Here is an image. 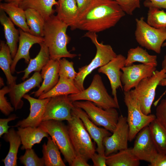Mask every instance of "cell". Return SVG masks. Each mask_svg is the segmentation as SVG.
I'll return each instance as SVG.
<instances>
[{
  "label": "cell",
  "mask_w": 166,
  "mask_h": 166,
  "mask_svg": "<svg viewBox=\"0 0 166 166\" xmlns=\"http://www.w3.org/2000/svg\"><path fill=\"white\" fill-rule=\"evenodd\" d=\"M125 15L114 0H93L79 16L73 30L102 31L115 26Z\"/></svg>",
  "instance_id": "obj_1"
},
{
  "label": "cell",
  "mask_w": 166,
  "mask_h": 166,
  "mask_svg": "<svg viewBox=\"0 0 166 166\" xmlns=\"http://www.w3.org/2000/svg\"><path fill=\"white\" fill-rule=\"evenodd\" d=\"M68 27L54 14L45 20L44 42L48 49L50 59L59 60L63 58H72L77 56L67 49V45L70 41L66 34Z\"/></svg>",
  "instance_id": "obj_2"
},
{
  "label": "cell",
  "mask_w": 166,
  "mask_h": 166,
  "mask_svg": "<svg viewBox=\"0 0 166 166\" xmlns=\"http://www.w3.org/2000/svg\"><path fill=\"white\" fill-rule=\"evenodd\" d=\"M84 37L89 38L95 46L97 51L96 55L88 65L80 68L74 82L75 85L80 91L84 90V82L86 77L95 69L107 64L115 57L117 54L112 46L109 45L99 42L96 33L87 32Z\"/></svg>",
  "instance_id": "obj_3"
},
{
  "label": "cell",
  "mask_w": 166,
  "mask_h": 166,
  "mask_svg": "<svg viewBox=\"0 0 166 166\" xmlns=\"http://www.w3.org/2000/svg\"><path fill=\"white\" fill-rule=\"evenodd\" d=\"M68 97L73 102L85 100L93 102L97 106L105 109L119 108V104L109 94L101 76L98 74L94 75L91 84L87 88L77 93L68 95Z\"/></svg>",
  "instance_id": "obj_4"
},
{
  "label": "cell",
  "mask_w": 166,
  "mask_h": 166,
  "mask_svg": "<svg viewBox=\"0 0 166 166\" xmlns=\"http://www.w3.org/2000/svg\"><path fill=\"white\" fill-rule=\"evenodd\" d=\"M166 77V72L164 69L156 70L151 76L142 80L134 89L129 92L131 97L139 103L145 114L151 113L156 89L160 81Z\"/></svg>",
  "instance_id": "obj_5"
},
{
  "label": "cell",
  "mask_w": 166,
  "mask_h": 166,
  "mask_svg": "<svg viewBox=\"0 0 166 166\" xmlns=\"http://www.w3.org/2000/svg\"><path fill=\"white\" fill-rule=\"evenodd\" d=\"M72 114L67 125L72 143L76 155H80L88 161L96 149L81 120L72 111Z\"/></svg>",
  "instance_id": "obj_6"
},
{
  "label": "cell",
  "mask_w": 166,
  "mask_h": 166,
  "mask_svg": "<svg viewBox=\"0 0 166 166\" xmlns=\"http://www.w3.org/2000/svg\"><path fill=\"white\" fill-rule=\"evenodd\" d=\"M39 126L54 141L65 159L70 166L76 155L67 126L62 121L49 120L42 121Z\"/></svg>",
  "instance_id": "obj_7"
},
{
  "label": "cell",
  "mask_w": 166,
  "mask_h": 166,
  "mask_svg": "<svg viewBox=\"0 0 166 166\" xmlns=\"http://www.w3.org/2000/svg\"><path fill=\"white\" fill-rule=\"evenodd\" d=\"M135 35L136 42L141 46L159 54L166 40V29H158L149 25L144 18L136 19Z\"/></svg>",
  "instance_id": "obj_8"
},
{
  "label": "cell",
  "mask_w": 166,
  "mask_h": 166,
  "mask_svg": "<svg viewBox=\"0 0 166 166\" xmlns=\"http://www.w3.org/2000/svg\"><path fill=\"white\" fill-rule=\"evenodd\" d=\"M73 103L75 106L84 110L97 125L103 127L111 132L115 129L119 117L116 108L105 109L88 101H76Z\"/></svg>",
  "instance_id": "obj_9"
},
{
  "label": "cell",
  "mask_w": 166,
  "mask_h": 166,
  "mask_svg": "<svg viewBox=\"0 0 166 166\" xmlns=\"http://www.w3.org/2000/svg\"><path fill=\"white\" fill-rule=\"evenodd\" d=\"M124 101L127 109L128 141H131L141 130L148 126L156 117L154 114H144L139 103L131 97L129 92H124Z\"/></svg>",
  "instance_id": "obj_10"
},
{
  "label": "cell",
  "mask_w": 166,
  "mask_h": 166,
  "mask_svg": "<svg viewBox=\"0 0 166 166\" xmlns=\"http://www.w3.org/2000/svg\"><path fill=\"white\" fill-rule=\"evenodd\" d=\"M112 133V135L105 137L103 140L106 156L128 148L129 128L127 117L122 115L119 116L116 127Z\"/></svg>",
  "instance_id": "obj_11"
},
{
  "label": "cell",
  "mask_w": 166,
  "mask_h": 166,
  "mask_svg": "<svg viewBox=\"0 0 166 166\" xmlns=\"http://www.w3.org/2000/svg\"><path fill=\"white\" fill-rule=\"evenodd\" d=\"M156 66L144 64L124 66L121 69L120 78L124 92H129L143 79L151 76L156 70Z\"/></svg>",
  "instance_id": "obj_12"
},
{
  "label": "cell",
  "mask_w": 166,
  "mask_h": 166,
  "mask_svg": "<svg viewBox=\"0 0 166 166\" xmlns=\"http://www.w3.org/2000/svg\"><path fill=\"white\" fill-rule=\"evenodd\" d=\"M74 107L68 95L51 97L46 105L42 121L49 120L69 121L72 119V111Z\"/></svg>",
  "instance_id": "obj_13"
},
{
  "label": "cell",
  "mask_w": 166,
  "mask_h": 166,
  "mask_svg": "<svg viewBox=\"0 0 166 166\" xmlns=\"http://www.w3.org/2000/svg\"><path fill=\"white\" fill-rule=\"evenodd\" d=\"M136 137L133 147L131 148L132 152L140 160L150 163L158 152L153 141L148 126L141 130Z\"/></svg>",
  "instance_id": "obj_14"
},
{
  "label": "cell",
  "mask_w": 166,
  "mask_h": 166,
  "mask_svg": "<svg viewBox=\"0 0 166 166\" xmlns=\"http://www.w3.org/2000/svg\"><path fill=\"white\" fill-rule=\"evenodd\" d=\"M126 57L121 54L116 57L107 64L99 68L98 72L105 74L110 81L112 93L116 101L118 103L117 89L120 87L123 91V86L120 78L121 69L125 66Z\"/></svg>",
  "instance_id": "obj_15"
},
{
  "label": "cell",
  "mask_w": 166,
  "mask_h": 166,
  "mask_svg": "<svg viewBox=\"0 0 166 166\" xmlns=\"http://www.w3.org/2000/svg\"><path fill=\"white\" fill-rule=\"evenodd\" d=\"M23 98L29 102L30 113L25 119L18 121L13 127L24 128L28 127H37L42 121L46 105L50 98L36 99L26 94Z\"/></svg>",
  "instance_id": "obj_16"
},
{
  "label": "cell",
  "mask_w": 166,
  "mask_h": 166,
  "mask_svg": "<svg viewBox=\"0 0 166 166\" xmlns=\"http://www.w3.org/2000/svg\"><path fill=\"white\" fill-rule=\"evenodd\" d=\"M42 79L39 72H35L30 77L23 82L10 87V90L9 94L10 102L15 110L22 107L24 102L22 98L32 89L39 88Z\"/></svg>",
  "instance_id": "obj_17"
},
{
  "label": "cell",
  "mask_w": 166,
  "mask_h": 166,
  "mask_svg": "<svg viewBox=\"0 0 166 166\" xmlns=\"http://www.w3.org/2000/svg\"><path fill=\"white\" fill-rule=\"evenodd\" d=\"M72 112L81 120L91 137L96 143V151L98 153L105 154L103 140L105 137L111 135L109 131L104 128L98 127L81 109L74 106Z\"/></svg>",
  "instance_id": "obj_18"
},
{
  "label": "cell",
  "mask_w": 166,
  "mask_h": 166,
  "mask_svg": "<svg viewBox=\"0 0 166 166\" xmlns=\"http://www.w3.org/2000/svg\"><path fill=\"white\" fill-rule=\"evenodd\" d=\"M20 37L19 46L16 53L13 59V63L10 67L12 73L15 71V68L18 62L21 59H24L26 63H29L31 59L29 51L31 47L34 44H40L44 42L43 37L33 35L25 32L21 29H19Z\"/></svg>",
  "instance_id": "obj_19"
},
{
  "label": "cell",
  "mask_w": 166,
  "mask_h": 166,
  "mask_svg": "<svg viewBox=\"0 0 166 166\" xmlns=\"http://www.w3.org/2000/svg\"><path fill=\"white\" fill-rule=\"evenodd\" d=\"M59 61L50 59L42 69L41 74L43 81L38 89L32 93L35 97H38L47 93L57 83L59 78Z\"/></svg>",
  "instance_id": "obj_20"
},
{
  "label": "cell",
  "mask_w": 166,
  "mask_h": 166,
  "mask_svg": "<svg viewBox=\"0 0 166 166\" xmlns=\"http://www.w3.org/2000/svg\"><path fill=\"white\" fill-rule=\"evenodd\" d=\"M17 129V132L22 144L21 148L22 150L32 148L35 144L40 143L44 138L49 137L48 134L39 126L37 127H18Z\"/></svg>",
  "instance_id": "obj_21"
},
{
  "label": "cell",
  "mask_w": 166,
  "mask_h": 166,
  "mask_svg": "<svg viewBox=\"0 0 166 166\" xmlns=\"http://www.w3.org/2000/svg\"><path fill=\"white\" fill-rule=\"evenodd\" d=\"M0 22L3 27L6 43L9 47L11 55L13 59L17 50L18 43L19 41L20 32L19 30L16 29L14 24L8 17L6 13L0 9Z\"/></svg>",
  "instance_id": "obj_22"
},
{
  "label": "cell",
  "mask_w": 166,
  "mask_h": 166,
  "mask_svg": "<svg viewBox=\"0 0 166 166\" xmlns=\"http://www.w3.org/2000/svg\"><path fill=\"white\" fill-rule=\"evenodd\" d=\"M57 15L72 30L79 15L78 7L75 0H65L61 4L56 6Z\"/></svg>",
  "instance_id": "obj_23"
},
{
  "label": "cell",
  "mask_w": 166,
  "mask_h": 166,
  "mask_svg": "<svg viewBox=\"0 0 166 166\" xmlns=\"http://www.w3.org/2000/svg\"><path fill=\"white\" fill-rule=\"evenodd\" d=\"M0 9L7 14L14 24L19 28L31 34L26 23L25 10L14 3L6 2L0 3Z\"/></svg>",
  "instance_id": "obj_24"
},
{
  "label": "cell",
  "mask_w": 166,
  "mask_h": 166,
  "mask_svg": "<svg viewBox=\"0 0 166 166\" xmlns=\"http://www.w3.org/2000/svg\"><path fill=\"white\" fill-rule=\"evenodd\" d=\"M132 148L120 150L106 156V164L109 166H138L139 160L133 153Z\"/></svg>",
  "instance_id": "obj_25"
},
{
  "label": "cell",
  "mask_w": 166,
  "mask_h": 166,
  "mask_svg": "<svg viewBox=\"0 0 166 166\" xmlns=\"http://www.w3.org/2000/svg\"><path fill=\"white\" fill-rule=\"evenodd\" d=\"M4 139L10 144L8 152L5 158L2 160L5 166H17V154L19 148L22 144L19 136L14 128L9 130L4 134Z\"/></svg>",
  "instance_id": "obj_26"
},
{
  "label": "cell",
  "mask_w": 166,
  "mask_h": 166,
  "mask_svg": "<svg viewBox=\"0 0 166 166\" xmlns=\"http://www.w3.org/2000/svg\"><path fill=\"white\" fill-rule=\"evenodd\" d=\"M46 144L42 145V152L45 166H65L61 158L60 150L51 137L47 138Z\"/></svg>",
  "instance_id": "obj_27"
},
{
  "label": "cell",
  "mask_w": 166,
  "mask_h": 166,
  "mask_svg": "<svg viewBox=\"0 0 166 166\" xmlns=\"http://www.w3.org/2000/svg\"><path fill=\"white\" fill-rule=\"evenodd\" d=\"M54 5H58L56 0H22L18 6L25 10L28 8L35 10L45 20L55 12L53 8Z\"/></svg>",
  "instance_id": "obj_28"
},
{
  "label": "cell",
  "mask_w": 166,
  "mask_h": 166,
  "mask_svg": "<svg viewBox=\"0 0 166 166\" xmlns=\"http://www.w3.org/2000/svg\"><path fill=\"white\" fill-rule=\"evenodd\" d=\"M40 49L36 57L30 59L27 67L22 71L24 74L22 79L24 81L33 72H39L50 59L49 50L44 42L39 44Z\"/></svg>",
  "instance_id": "obj_29"
},
{
  "label": "cell",
  "mask_w": 166,
  "mask_h": 166,
  "mask_svg": "<svg viewBox=\"0 0 166 166\" xmlns=\"http://www.w3.org/2000/svg\"><path fill=\"white\" fill-rule=\"evenodd\" d=\"M136 62L156 66L158 64L156 55L149 54L145 49L139 46L131 48L128 51L125 66L131 65Z\"/></svg>",
  "instance_id": "obj_30"
},
{
  "label": "cell",
  "mask_w": 166,
  "mask_h": 166,
  "mask_svg": "<svg viewBox=\"0 0 166 166\" xmlns=\"http://www.w3.org/2000/svg\"><path fill=\"white\" fill-rule=\"evenodd\" d=\"M0 67L6 77L7 84L10 87L16 84L17 77L12 75L10 67L13 59L10 48L6 43L0 41Z\"/></svg>",
  "instance_id": "obj_31"
},
{
  "label": "cell",
  "mask_w": 166,
  "mask_h": 166,
  "mask_svg": "<svg viewBox=\"0 0 166 166\" xmlns=\"http://www.w3.org/2000/svg\"><path fill=\"white\" fill-rule=\"evenodd\" d=\"M79 92L75 85L74 81L59 77L56 85L49 91L40 96L38 98H51L57 96L69 95Z\"/></svg>",
  "instance_id": "obj_32"
},
{
  "label": "cell",
  "mask_w": 166,
  "mask_h": 166,
  "mask_svg": "<svg viewBox=\"0 0 166 166\" xmlns=\"http://www.w3.org/2000/svg\"><path fill=\"white\" fill-rule=\"evenodd\" d=\"M26 22L31 34L37 36L44 37L45 20L35 10L28 8L25 10Z\"/></svg>",
  "instance_id": "obj_33"
},
{
  "label": "cell",
  "mask_w": 166,
  "mask_h": 166,
  "mask_svg": "<svg viewBox=\"0 0 166 166\" xmlns=\"http://www.w3.org/2000/svg\"><path fill=\"white\" fill-rule=\"evenodd\" d=\"M151 134L159 153L166 154V129L155 119L149 124Z\"/></svg>",
  "instance_id": "obj_34"
},
{
  "label": "cell",
  "mask_w": 166,
  "mask_h": 166,
  "mask_svg": "<svg viewBox=\"0 0 166 166\" xmlns=\"http://www.w3.org/2000/svg\"><path fill=\"white\" fill-rule=\"evenodd\" d=\"M144 4L148 8L147 23L156 29H166V12L163 10L152 6L146 1L144 2Z\"/></svg>",
  "instance_id": "obj_35"
},
{
  "label": "cell",
  "mask_w": 166,
  "mask_h": 166,
  "mask_svg": "<svg viewBox=\"0 0 166 166\" xmlns=\"http://www.w3.org/2000/svg\"><path fill=\"white\" fill-rule=\"evenodd\" d=\"M59 77L74 81L77 74L74 70L73 63L70 61L65 58H63L59 61Z\"/></svg>",
  "instance_id": "obj_36"
},
{
  "label": "cell",
  "mask_w": 166,
  "mask_h": 166,
  "mask_svg": "<svg viewBox=\"0 0 166 166\" xmlns=\"http://www.w3.org/2000/svg\"><path fill=\"white\" fill-rule=\"evenodd\" d=\"M20 163L25 166H44L43 158L38 157L32 148L26 150L24 154L19 158Z\"/></svg>",
  "instance_id": "obj_37"
},
{
  "label": "cell",
  "mask_w": 166,
  "mask_h": 166,
  "mask_svg": "<svg viewBox=\"0 0 166 166\" xmlns=\"http://www.w3.org/2000/svg\"><path fill=\"white\" fill-rule=\"evenodd\" d=\"M10 90L9 86H5L0 90V110L6 116L9 115L14 109L5 96L6 94L10 93Z\"/></svg>",
  "instance_id": "obj_38"
},
{
  "label": "cell",
  "mask_w": 166,
  "mask_h": 166,
  "mask_svg": "<svg viewBox=\"0 0 166 166\" xmlns=\"http://www.w3.org/2000/svg\"><path fill=\"white\" fill-rule=\"evenodd\" d=\"M116 2L125 13L132 15L134 10L140 7V0H114Z\"/></svg>",
  "instance_id": "obj_39"
},
{
  "label": "cell",
  "mask_w": 166,
  "mask_h": 166,
  "mask_svg": "<svg viewBox=\"0 0 166 166\" xmlns=\"http://www.w3.org/2000/svg\"><path fill=\"white\" fill-rule=\"evenodd\" d=\"M156 119L166 129V100H162L156 109Z\"/></svg>",
  "instance_id": "obj_40"
},
{
  "label": "cell",
  "mask_w": 166,
  "mask_h": 166,
  "mask_svg": "<svg viewBox=\"0 0 166 166\" xmlns=\"http://www.w3.org/2000/svg\"><path fill=\"white\" fill-rule=\"evenodd\" d=\"M18 117L15 114H13L7 118L0 119V137L8 132V129L11 127L8 125L10 121L14 120Z\"/></svg>",
  "instance_id": "obj_41"
},
{
  "label": "cell",
  "mask_w": 166,
  "mask_h": 166,
  "mask_svg": "<svg viewBox=\"0 0 166 166\" xmlns=\"http://www.w3.org/2000/svg\"><path fill=\"white\" fill-rule=\"evenodd\" d=\"M106 156L95 153L92 156L91 159L93 163L94 166H106Z\"/></svg>",
  "instance_id": "obj_42"
},
{
  "label": "cell",
  "mask_w": 166,
  "mask_h": 166,
  "mask_svg": "<svg viewBox=\"0 0 166 166\" xmlns=\"http://www.w3.org/2000/svg\"><path fill=\"white\" fill-rule=\"evenodd\" d=\"M149 166H166V154L158 152L148 164Z\"/></svg>",
  "instance_id": "obj_43"
},
{
  "label": "cell",
  "mask_w": 166,
  "mask_h": 166,
  "mask_svg": "<svg viewBox=\"0 0 166 166\" xmlns=\"http://www.w3.org/2000/svg\"><path fill=\"white\" fill-rule=\"evenodd\" d=\"M71 166H90L85 159L80 155H76Z\"/></svg>",
  "instance_id": "obj_44"
},
{
  "label": "cell",
  "mask_w": 166,
  "mask_h": 166,
  "mask_svg": "<svg viewBox=\"0 0 166 166\" xmlns=\"http://www.w3.org/2000/svg\"><path fill=\"white\" fill-rule=\"evenodd\" d=\"M75 0L76 2L79 11V16L86 9L93 1V0Z\"/></svg>",
  "instance_id": "obj_45"
},
{
  "label": "cell",
  "mask_w": 166,
  "mask_h": 166,
  "mask_svg": "<svg viewBox=\"0 0 166 166\" xmlns=\"http://www.w3.org/2000/svg\"><path fill=\"white\" fill-rule=\"evenodd\" d=\"M149 4L159 9L166 10V0H146Z\"/></svg>",
  "instance_id": "obj_46"
},
{
  "label": "cell",
  "mask_w": 166,
  "mask_h": 166,
  "mask_svg": "<svg viewBox=\"0 0 166 166\" xmlns=\"http://www.w3.org/2000/svg\"><path fill=\"white\" fill-rule=\"evenodd\" d=\"M22 0H4L5 2L13 3L15 4L19 5L20 3Z\"/></svg>",
  "instance_id": "obj_47"
},
{
  "label": "cell",
  "mask_w": 166,
  "mask_h": 166,
  "mask_svg": "<svg viewBox=\"0 0 166 166\" xmlns=\"http://www.w3.org/2000/svg\"><path fill=\"white\" fill-rule=\"evenodd\" d=\"M162 69H164L166 72V55L164 57L161 63Z\"/></svg>",
  "instance_id": "obj_48"
},
{
  "label": "cell",
  "mask_w": 166,
  "mask_h": 166,
  "mask_svg": "<svg viewBox=\"0 0 166 166\" xmlns=\"http://www.w3.org/2000/svg\"><path fill=\"white\" fill-rule=\"evenodd\" d=\"M159 85L162 86H166V77L162 80L160 82ZM166 90L165 92L166 93Z\"/></svg>",
  "instance_id": "obj_49"
},
{
  "label": "cell",
  "mask_w": 166,
  "mask_h": 166,
  "mask_svg": "<svg viewBox=\"0 0 166 166\" xmlns=\"http://www.w3.org/2000/svg\"><path fill=\"white\" fill-rule=\"evenodd\" d=\"M0 87H2V86H3L4 85V81L3 79L0 77Z\"/></svg>",
  "instance_id": "obj_50"
},
{
  "label": "cell",
  "mask_w": 166,
  "mask_h": 166,
  "mask_svg": "<svg viewBox=\"0 0 166 166\" xmlns=\"http://www.w3.org/2000/svg\"><path fill=\"white\" fill-rule=\"evenodd\" d=\"M65 0H58L57 1L58 3V5L61 4ZM57 5V6H58Z\"/></svg>",
  "instance_id": "obj_51"
},
{
  "label": "cell",
  "mask_w": 166,
  "mask_h": 166,
  "mask_svg": "<svg viewBox=\"0 0 166 166\" xmlns=\"http://www.w3.org/2000/svg\"><path fill=\"white\" fill-rule=\"evenodd\" d=\"M166 46V40L165 42L163 43L162 45V47H165Z\"/></svg>",
  "instance_id": "obj_52"
},
{
  "label": "cell",
  "mask_w": 166,
  "mask_h": 166,
  "mask_svg": "<svg viewBox=\"0 0 166 166\" xmlns=\"http://www.w3.org/2000/svg\"><path fill=\"white\" fill-rule=\"evenodd\" d=\"M165 99H166V98H165Z\"/></svg>",
  "instance_id": "obj_53"
}]
</instances>
